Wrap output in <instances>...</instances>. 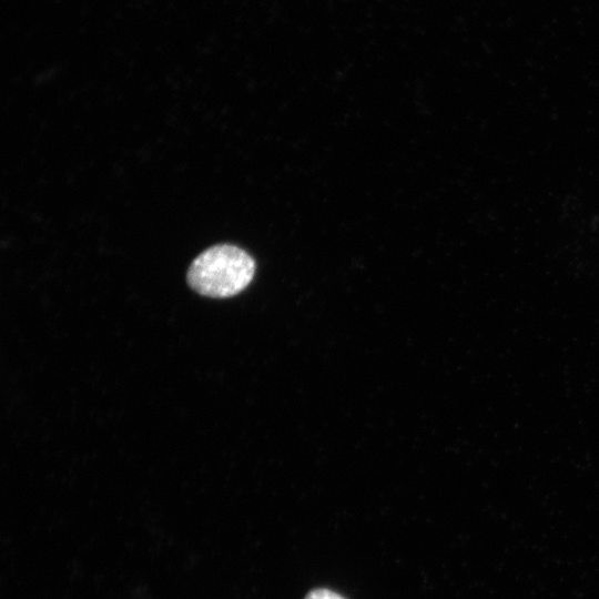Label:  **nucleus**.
Returning a JSON list of instances; mask_svg holds the SVG:
<instances>
[{
  "instance_id": "obj_2",
  "label": "nucleus",
  "mask_w": 599,
  "mask_h": 599,
  "mask_svg": "<svg viewBox=\"0 0 599 599\" xmlns=\"http://www.w3.org/2000/svg\"><path fill=\"white\" fill-rule=\"evenodd\" d=\"M304 599H346L342 595L327 589V588H316L311 590Z\"/></svg>"
},
{
  "instance_id": "obj_1",
  "label": "nucleus",
  "mask_w": 599,
  "mask_h": 599,
  "mask_svg": "<svg viewBox=\"0 0 599 599\" xmlns=\"http://www.w3.org/2000/svg\"><path fill=\"white\" fill-rule=\"evenodd\" d=\"M255 273V262L244 250L230 244L214 245L191 263L187 283L209 297H230L243 291Z\"/></svg>"
}]
</instances>
